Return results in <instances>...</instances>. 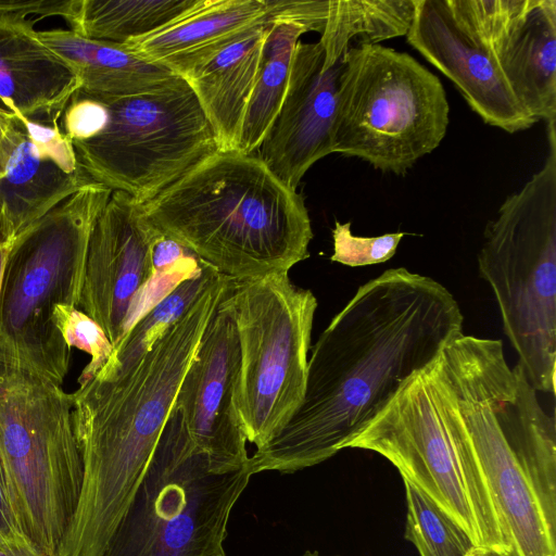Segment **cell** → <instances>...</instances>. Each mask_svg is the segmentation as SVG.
I'll return each mask as SVG.
<instances>
[{"mask_svg": "<svg viewBox=\"0 0 556 556\" xmlns=\"http://www.w3.org/2000/svg\"><path fill=\"white\" fill-rule=\"evenodd\" d=\"M268 16L266 0H198L163 27L121 46L185 79Z\"/></svg>", "mask_w": 556, "mask_h": 556, "instance_id": "obj_19", "label": "cell"}, {"mask_svg": "<svg viewBox=\"0 0 556 556\" xmlns=\"http://www.w3.org/2000/svg\"><path fill=\"white\" fill-rule=\"evenodd\" d=\"M405 37L485 124L515 134L536 123L516 99L493 53L459 26L445 0H415Z\"/></svg>", "mask_w": 556, "mask_h": 556, "instance_id": "obj_16", "label": "cell"}, {"mask_svg": "<svg viewBox=\"0 0 556 556\" xmlns=\"http://www.w3.org/2000/svg\"><path fill=\"white\" fill-rule=\"evenodd\" d=\"M16 236L9 215L4 207L3 202L0 199V242H7L14 239Z\"/></svg>", "mask_w": 556, "mask_h": 556, "instance_id": "obj_34", "label": "cell"}, {"mask_svg": "<svg viewBox=\"0 0 556 556\" xmlns=\"http://www.w3.org/2000/svg\"><path fill=\"white\" fill-rule=\"evenodd\" d=\"M14 239L7 241V242H0V293H1V287H2V280H3L7 260L10 254V251L12 249Z\"/></svg>", "mask_w": 556, "mask_h": 556, "instance_id": "obj_35", "label": "cell"}, {"mask_svg": "<svg viewBox=\"0 0 556 556\" xmlns=\"http://www.w3.org/2000/svg\"><path fill=\"white\" fill-rule=\"evenodd\" d=\"M113 190L91 182L20 231L0 293V355L63 383L72 350L53 323L59 304L79 307L89 238Z\"/></svg>", "mask_w": 556, "mask_h": 556, "instance_id": "obj_7", "label": "cell"}, {"mask_svg": "<svg viewBox=\"0 0 556 556\" xmlns=\"http://www.w3.org/2000/svg\"><path fill=\"white\" fill-rule=\"evenodd\" d=\"M77 0H16L0 1V14L26 18L27 15L62 16L70 22L76 11Z\"/></svg>", "mask_w": 556, "mask_h": 556, "instance_id": "obj_30", "label": "cell"}, {"mask_svg": "<svg viewBox=\"0 0 556 556\" xmlns=\"http://www.w3.org/2000/svg\"><path fill=\"white\" fill-rule=\"evenodd\" d=\"M448 123L441 80L414 56L381 43L351 46L344 52L332 153L402 176L440 146Z\"/></svg>", "mask_w": 556, "mask_h": 556, "instance_id": "obj_10", "label": "cell"}, {"mask_svg": "<svg viewBox=\"0 0 556 556\" xmlns=\"http://www.w3.org/2000/svg\"><path fill=\"white\" fill-rule=\"evenodd\" d=\"M463 323L455 296L431 277L397 267L362 285L320 333L303 400L249 457L251 473H293L348 448L401 387L463 333Z\"/></svg>", "mask_w": 556, "mask_h": 556, "instance_id": "obj_1", "label": "cell"}, {"mask_svg": "<svg viewBox=\"0 0 556 556\" xmlns=\"http://www.w3.org/2000/svg\"><path fill=\"white\" fill-rule=\"evenodd\" d=\"M198 0H77L71 30L123 45L168 24Z\"/></svg>", "mask_w": 556, "mask_h": 556, "instance_id": "obj_25", "label": "cell"}, {"mask_svg": "<svg viewBox=\"0 0 556 556\" xmlns=\"http://www.w3.org/2000/svg\"><path fill=\"white\" fill-rule=\"evenodd\" d=\"M341 61L328 66L320 41H299L287 90L258 156L288 187L296 190L306 172L332 153V127Z\"/></svg>", "mask_w": 556, "mask_h": 556, "instance_id": "obj_15", "label": "cell"}, {"mask_svg": "<svg viewBox=\"0 0 556 556\" xmlns=\"http://www.w3.org/2000/svg\"><path fill=\"white\" fill-rule=\"evenodd\" d=\"M224 296L204 330L173 408L180 413L200 451L218 464L241 466L248 464L249 455L237 408L240 344Z\"/></svg>", "mask_w": 556, "mask_h": 556, "instance_id": "obj_14", "label": "cell"}, {"mask_svg": "<svg viewBox=\"0 0 556 556\" xmlns=\"http://www.w3.org/2000/svg\"><path fill=\"white\" fill-rule=\"evenodd\" d=\"M98 97L106 108L103 127L72 144L96 182L142 204L219 150L193 90L178 75L144 93Z\"/></svg>", "mask_w": 556, "mask_h": 556, "instance_id": "obj_11", "label": "cell"}, {"mask_svg": "<svg viewBox=\"0 0 556 556\" xmlns=\"http://www.w3.org/2000/svg\"><path fill=\"white\" fill-rule=\"evenodd\" d=\"M34 21L0 14V101L24 119L58 123L79 80Z\"/></svg>", "mask_w": 556, "mask_h": 556, "instance_id": "obj_18", "label": "cell"}, {"mask_svg": "<svg viewBox=\"0 0 556 556\" xmlns=\"http://www.w3.org/2000/svg\"><path fill=\"white\" fill-rule=\"evenodd\" d=\"M301 556H319V554L317 552H305L303 555Z\"/></svg>", "mask_w": 556, "mask_h": 556, "instance_id": "obj_37", "label": "cell"}, {"mask_svg": "<svg viewBox=\"0 0 556 556\" xmlns=\"http://www.w3.org/2000/svg\"><path fill=\"white\" fill-rule=\"evenodd\" d=\"M485 555H489L488 553H485L484 551L478 548V547H472L468 554L466 556H485Z\"/></svg>", "mask_w": 556, "mask_h": 556, "instance_id": "obj_36", "label": "cell"}, {"mask_svg": "<svg viewBox=\"0 0 556 556\" xmlns=\"http://www.w3.org/2000/svg\"><path fill=\"white\" fill-rule=\"evenodd\" d=\"M217 274L215 268L203 263L198 274L176 286L127 330L114 346L108 363L93 378L113 379L131 368L154 342L185 315Z\"/></svg>", "mask_w": 556, "mask_h": 556, "instance_id": "obj_26", "label": "cell"}, {"mask_svg": "<svg viewBox=\"0 0 556 556\" xmlns=\"http://www.w3.org/2000/svg\"><path fill=\"white\" fill-rule=\"evenodd\" d=\"M93 181L59 122L23 118L20 142L0 179V199L17 235Z\"/></svg>", "mask_w": 556, "mask_h": 556, "instance_id": "obj_17", "label": "cell"}, {"mask_svg": "<svg viewBox=\"0 0 556 556\" xmlns=\"http://www.w3.org/2000/svg\"><path fill=\"white\" fill-rule=\"evenodd\" d=\"M307 31H312L307 25L295 21L271 23L242 122L239 152L251 154L258 150L282 103L296 43Z\"/></svg>", "mask_w": 556, "mask_h": 556, "instance_id": "obj_23", "label": "cell"}, {"mask_svg": "<svg viewBox=\"0 0 556 556\" xmlns=\"http://www.w3.org/2000/svg\"><path fill=\"white\" fill-rule=\"evenodd\" d=\"M39 38L76 73L79 89L104 97H128L151 91L175 74L150 63L121 45L85 38L71 29L37 31Z\"/></svg>", "mask_w": 556, "mask_h": 556, "instance_id": "obj_22", "label": "cell"}, {"mask_svg": "<svg viewBox=\"0 0 556 556\" xmlns=\"http://www.w3.org/2000/svg\"><path fill=\"white\" fill-rule=\"evenodd\" d=\"M226 556V555H225Z\"/></svg>", "mask_w": 556, "mask_h": 556, "instance_id": "obj_39", "label": "cell"}, {"mask_svg": "<svg viewBox=\"0 0 556 556\" xmlns=\"http://www.w3.org/2000/svg\"><path fill=\"white\" fill-rule=\"evenodd\" d=\"M491 52L528 114L556 124V0H536Z\"/></svg>", "mask_w": 556, "mask_h": 556, "instance_id": "obj_20", "label": "cell"}, {"mask_svg": "<svg viewBox=\"0 0 556 556\" xmlns=\"http://www.w3.org/2000/svg\"><path fill=\"white\" fill-rule=\"evenodd\" d=\"M541 169L498 207L483 232L478 270L491 287L518 365L539 392L555 393L556 125Z\"/></svg>", "mask_w": 556, "mask_h": 556, "instance_id": "obj_6", "label": "cell"}, {"mask_svg": "<svg viewBox=\"0 0 556 556\" xmlns=\"http://www.w3.org/2000/svg\"><path fill=\"white\" fill-rule=\"evenodd\" d=\"M271 23L266 20L254 25L185 78L214 131L219 150H237Z\"/></svg>", "mask_w": 556, "mask_h": 556, "instance_id": "obj_21", "label": "cell"}, {"mask_svg": "<svg viewBox=\"0 0 556 556\" xmlns=\"http://www.w3.org/2000/svg\"><path fill=\"white\" fill-rule=\"evenodd\" d=\"M217 274L185 315L124 374L72 393L84 477L56 556H102L129 507L204 330L226 293Z\"/></svg>", "mask_w": 556, "mask_h": 556, "instance_id": "obj_2", "label": "cell"}, {"mask_svg": "<svg viewBox=\"0 0 556 556\" xmlns=\"http://www.w3.org/2000/svg\"><path fill=\"white\" fill-rule=\"evenodd\" d=\"M143 210L162 233L232 279L288 273L309 256L303 195L255 152L217 150Z\"/></svg>", "mask_w": 556, "mask_h": 556, "instance_id": "obj_4", "label": "cell"}, {"mask_svg": "<svg viewBox=\"0 0 556 556\" xmlns=\"http://www.w3.org/2000/svg\"><path fill=\"white\" fill-rule=\"evenodd\" d=\"M72 393L0 355V460L20 531L56 556L77 509L84 464Z\"/></svg>", "mask_w": 556, "mask_h": 556, "instance_id": "obj_8", "label": "cell"}, {"mask_svg": "<svg viewBox=\"0 0 556 556\" xmlns=\"http://www.w3.org/2000/svg\"><path fill=\"white\" fill-rule=\"evenodd\" d=\"M252 476L248 464L222 465L200 451L172 408L102 556H225L231 510Z\"/></svg>", "mask_w": 556, "mask_h": 556, "instance_id": "obj_9", "label": "cell"}, {"mask_svg": "<svg viewBox=\"0 0 556 556\" xmlns=\"http://www.w3.org/2000/svg\"><path fill=\"white\" fill-rule=\"evenodd\" d=\"M0 556H47L23 534L0 535Z\"/></svg>", "mask_w": 556, "mask_h": 556, "instance_id": "obj_33", "label": "cell"}, {"mask_svg": "<svg viewBox=\"0 0 556 556\" xmlns=\"http://www.w3.org/2000/svg\"><path fill=\"white\" fill-rule=\"evenodd\" d=\"M160 233L143 204L116 190L93 225L79 308L101 326L113 346L126 333L135 298L152 277L151 250Z\"/></svg>", "mask_w": 556, "mask_h": 556, "instance_id": "obj_13", "label": "cell"}, {"mask_svg": "<svg viewBox=\"0 0 556 556\" xmlns=\"http://www.w3.org/2000/svg\"><path fill=\"white\" fill-rule=\"evenodd\" d=\"M53 323L71 350L75 348L90 356V362L78 377V383L96 377L110 359L114 349L101 326L78 306L68 304H59L54 307Z\"/></svg>", "mask_w": 556, "mask_h": 556, "instance_id": "obj_28", "label": "cell"}, {"mask_svg": "<svg viewBox=\"0 0 556 556\" xmlns=\"http://www.w3.org/2000/svg\"><path fill=\"white\" fill-rule=\"evenodd\" d=\"M405 232L359 237L351 231V222H334L333 254L330 260L351 267L380 264L392 258Z\"/></svg>", "mask_w": 556, "mask_h": 556, "instance_id": "obj_29", "label": "cell"}, {"mask_svg": "<svg viewBox=\"0 0 556 556\" xmlns=\"http://www.w3.org/2000/svg\"><path fill=\"white\" fill-rule=\"evenodd\" d=\"M403 482L407 505L405 538L419 555L466 556L475 547L468 535L417 486L406 479Z\"/></svg>", "mask_w": 556, "mask_h": 556, "instance_id": "obj_27", "label": "cell"}, {"mask_svg": "<svg viewBox=\"0 0 556 556\" xmlns=\"http://www.w3.org/2000/svg\"><path fill=\"white\" fill-rule=\"evenodd\" d=\"M485 556H491V555H485Z\"/></svg>", "mask_w": 556, "mask_h": 556, "instance_id": "obj_38", "label": "cell"}, {"mask_svg": "<svg viewBox=\"0 0 556 556\" xmlns=\"http://www.w3.org/2000/svg\"><path fill=\"white\" fill-rule=\"evenodd\" d=\"M415 0H328V13L319 41L328 66L341 61L353 40L357 45L406 36Z\"/></svg>", "mask_w": 556, "mask_h": 556, "instance_id": "obj_24", "label": "cell"}, {"mask_svg": "<svg viewBox=\"0 0 556 556\" xmlns=\"http://www.w3.org/2000/svg\"><path fill=\"white\" fill-rule=\"evenodd\" d=\"M22 122L21 116L0 101V179L4 176L9 161L20 142Z\"/></svg>", "mask_w": 556, "mask_h": 556, "instance_id": "obj_31", "label": "cell"}, {"mask_svg": "<svg viewBox=\"0 0 556 556\" xmlns=\"http://www.w3.org/2000/svg\"><path fill=\"white\" fill-rule=\"evenodd\" d=\"M224 301L240 344L237 408L248 442L258 448L303 400L317 300L282 271L229 278Z\"/></svg>", "mask_w": 556, "mask_h": 556, "instance_id": "obj_12", "label": "cell"}, {"mask_svg": "<svg viewBox=\"0 0 556 556\" xmlns=\"http://www.w3.org/2000/svg\"><path fill=\"white\" fill-rule=\"evenodd\" d=\"M22 534L16 522L0 460V535Z\"/></svg>", "mask_w": 556, "mask_h": 556, "instance_id": "obj_32", "label": "cell"}, {"mask_svg": "<svg viewBox=\"0 0 556 556\" xmlns=\"http://www.w3.org/2000/svg\"><path fill=\"white\" fill-rule=\"evenodd\" d=\"M457 412L508 529L511 556H556V420L502 340L460 333L441 352Z\"/></svg>", "mask_w": 556, "mask_h": 556, "instance_id": "obj_3", "label": "cell"}, {"mask_svg": "<svg viewBox=\"0 0 556 556\" xmlns=\"http://www.w3.org/2000/svg\"><path fill=\"white\" fill-rule=\"evenodd\" d=\"M348 447L387 458L475 547L511 556L508 529L457 412L441 353L401 387Z\"/></svg>", "mask_w": 556, "mask_h": 556, "instance_id": "obj_5", "label": "cell"}]
</instances>
